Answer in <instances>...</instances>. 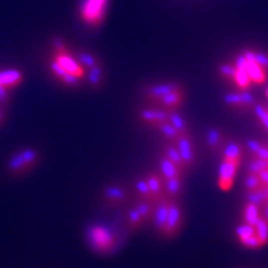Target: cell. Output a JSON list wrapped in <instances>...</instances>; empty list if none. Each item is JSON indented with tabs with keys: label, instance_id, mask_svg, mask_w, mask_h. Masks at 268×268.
Returning <instances> with one entry per match:
<instances>
[{
	"label": "cell",
	"instance_id": "ac0fdd59",
	"mask_svg": "<svg viewBox=\"0 0 268 268\" xmlns=\"http://www.w3.org/2000/svg\"><path fill=\"white\" fill-rule=\"evenodd\" d=\"M6 168L8 173L12 175V177L19 178L22 177V175L27 174V169H26V164L22 160L21 155L19 153V151L13 152V153L9 156V159L7 161Z\"/></svg>",
	"mask_w": 268,
	"mask_h": 268
},
{
	"label": "cell",
	"instance_id": "836d02e7",
	"mask_svg": "<svg viewBox=\"0 0 268 268\" xmlns=\"http://www.w3.org/2000/svg\"><path fill=\"white\" fill-rule=\"evenodd\" d=\"M244 188L246 191H254V190H260V189H263L264 186H263L258 174H253V173L247 172L244 178Z\"/></svg>",
	"mask_w": 268,
	"mask_h": 268
},
{
	"label": "cell",
	"instance_id": "f35d334b",
	"mask_svg": "<svg viewBox=\"0 0 268 268\" xmlns=\"http://www.w3.org/2000/svg\"><path fill=\"white\" fill-rule=\"evenodd\" d=\"M236 235H237V237L240 240H243L247 237H251L253 235L255 234V227L254 226L248 225L246 223H243L242 225L237 226V228H236Z\"/></svg>",
	"mask_w": 268,
	"mask_h": 268
},
{
	"label": "cell",
	"instance_id": "8d00e7d4",
	"mask_svg": "<svg viewBox=\"0 0 268 268\" xmlns=\"http://www.w3.org/2000/svg\"><path fill=\"white\" fill-rule=\"evenodd\" d=\"M89 78L93 89H100L102 82H103V68L101 67V65L90 69Z\"/></svg>",
	"mask_w": 268,
	"mask_h": 268
},
{
	"label": "cell",
	"instance_id": "f546056e",
	"mask_svg": "<svg viewBox=\"0 0 268 268\" xmlns=\"http://www.w3.org/2000/svg\"><path fill=\"white\" fill-rule=\"evenodd\" d=\"M245 200L246 202L253 203L257 207L263 208L265 206L267 196L264 191V189H260V190H254V191H246L245 193Z\"/></svg>",
	"mask_w": 268,
	"mask_h": 268
},
{
	"label": "cell",
	"instance_id": "6da1fadb",
	"mask_svg": "<svg viewBox=\"0 0 268 268\" xmlns=\"http://www.w3.org/2000/svg\"><path fill=\"white\" fill-rule=\"evenodd\" d=\"M90 248L100 255H106L117 247V236L110 228L103 225H92L86 232Z\"/></svg>",
	"mask_w": 268,
	"mask_h": 268
},
{
	"label": "cell",
	"instance_id": "cb8c5ba5",
	"mask_svg": "<svg viewBox=\"0 0 268 268\" xmlns=\"http://www.w3.org/2000/svg\"><path fill=\"white\" fill-rule=\"evenodd\" d=\"M245 146L251 152L252 156H256V158L268 161V145L264 144V143L258 140H254V138H248L245 142Z\"/></svg>",
	"mask_w": 268,
	"mask_h": 268
},
{
	"label": "cell",
	"instance_id": "74e56055",
	"mask_svg": "<svg viewBox=\"0 0 268 268\" xmlns=\"http://www.w3.org/2000/svg\"><path fill=\"white\" fill-rule=\"evenodd\" d=\"M236 72H237V67H236L235 64L224 63L218 66V74L223 78H226V80L234 81Z\"/></svg>",
	"mask_w": 268,
	"mask_h": 268
},
{
	"label": "cell",
	"instance_id": "5b68a950",
	"mask_svg": "<svg viewBox=\"0 0 268 268\" xmlns=\"http://www.w3.org/2000/svg\"><path fill=\"white\" fill-rule=\"evenodd\" d=\"M240 165L242 163L237 162V161H221L218 171V179H217V183H218L220 190L229 191L233 188L236 174H237Z\"/></svg>",
	"mask_w": 268,
	"mask_h": 268
},
{
	"label": "cell",
	"instance_id": "f907efd6",
	"mask_svg": "<svg viewBox=\"0 0 268 268\" xmlns=\"http://www.w3.org/2000/svg\"><path fill=\"white\" fill-rule=\"evenodd\" d=\"M264 105L266 106V109L268 110V100H267V102H266V103H264Z\"/></svg>",
	"mask_w": 268,
	"mask_h": 268
},
{
	"label": "cell",
	"instance_id": "7dc6e473",
	"mask_svg": "<svg viewBox=\"0 0 268 268\" xmlns=\"http://www.w3.org/2000/svg\"><path fill=\"white\" fill-rule=\"evenodd\" d=\"M2 118H3L2 111H1V110H0V123H1V121H2Z\"/></svg>",
	"mask_w": 268,
	"mask_h": 268
},
{
	"label": "cell",
	"instance_id": "4316f807",
	"mask_svg": "<svg viewBox=\"0 0 268 268\" xmlns=\"http://www.w3.org/2000/svg\"><path fill=\"white\" fill-rule=\"evenodd\" d=\"M154 201L150 200H137L134 203V208L137 210L138 214L141 215V217L144 219L145 223L147 224V221H150L152 219V215H153V210L155 207Z\"/></svg>",
	"mask_w": 268,
	"mask_h": 268
},
{
	"label": "cell",
	"instance_id": "44dd1931",
	"mask_svg": "<svg viewBox=\"0 0 268 268\" xmlns=\"http://www.w3.org/2000/svg\"><path fill=\"white\" fill-rule=\"evenodd\" d=\"M246 71L248 73L249 77H251L252 83H255V84L262 85L267 81V71L265 68H263L261 65H258L256 62H254L253 59L248 61Z\"/></svg>",
	"mask_w": 268,
	"mask_h": 268
},
{
	"label": "cell",
	"instance_id": "8fae6325",
	"mask_svg": "<svg viewBox=\"0 0 268 268\" xmlns=\"http://www.w3.org/2000/svg\"><path fill=\"white\" fill-rule=\"evenodd\" d=\"M53 59L72 75L78 78L85 76V67L77 59L73 58L69 53H55Z\"/></svg>",
	"mask_w": 268,
	"mask_h": 268
},
{
	"label": "cell",
	"instance_id": "e575fe53",
	"mask_svg": "<svg viewBox=\"0 0 268 268\" xmlns=\"http://www.w3.org/2000/svg\"><path fill=\"white\" fill-rule=\"evenodd\" d=\"M76 56H77V61L80 62L84 67L91 69L100 65L98 57H95L93 54H90L86 52H80V53H77Z\"/></svg>",
	"mask_w": 268,
	"mask_h": 268
},
{
	"label": "cell",
	"instance_id": "7bdbcfd3",
	"mask_svg": "<svg viewBox=\"0 0 268 268\" xmlns=\"http://www.w3.org/2000/svg\"><path fill=\"white\" fill-rule=\"evenodd\" d=\"M54 47H55V53H69L66 45L64 44V41L59 38L54 39Z\"/></svg>",
	"mask_w": 268,
	"mask_h": 268
},
{
	"label": "cell",
	"instance_id": "60d3db41",
	"mask_svg": "<svg viewBox=\"0 0 268 268\" xmlns=\"http://www.w3.org/2000/svg\"><path fill=\"white\" fill-rule=\"evenodd\" d=\"M61 81L64 83V84L67 85V86H76L78 84V83H80L81 78L74 76V75H72V74H69V73L66 72L65 75H64L61 78Z\"/></svg>",
	"mask_w": 268,
	"mask_h": 268
},
{
	"label": "cell",
	"instance_id": "d590c367",
	"mask_svg": "<svg viewBox=\"0 0 268 268\" xmlns=\"http://www.w3.org/2000/svg\"><path fill=\"white\" fill-rule=\"evenodd\" d=\"M253 110L258 120V122H260L262 126L264 127L265 130L268 132V110L266 109L264 103H257L254 106Z\"/></svg>",
	"mask_w": 268,
	"mask_h": 268
},
{
	"label": "cell",
	"instance_id": "30bf717a",
	"mask_svg": "<svg viewBox=\"0 0 268 268\" xmlns=\"http://www.w3.org/2000/svg\"><path fill=\"white\" fill-rule=\"evenodd\" d=\"M228 135L224 130L217 128V127H211L207 130L206 136H205V142L206 145L208 147V150L212 153H219V152L223 151L224 146L228 141Z\"/></svg>",
	"mask_w": 268,
	"mask_h": 268
},
{
	"label": "cell",
	"instance_id": "5bb4252c",
	"mask_svg": "<svg viewBox=\"0 0 268 268\" xmlns=\"http://www.w3.org/2000/svg\"><path fill=\"white\" fill-rule=\"evenodd\" d=\"M138 117L147 126L155 128L159 123L168 121V112L163 109H143L138 112Z\"/></svg>",
	"mask_w": 268,
	"mask_h": 268
},
{
	"label": "cell",
	"instance_id": "7c38bea8",
	"mask_svg": "<svg viewBox=\"0 0 268 268\" xmlns=\"http://www.w3.org/2000/svg\"><path fill=\"white\" fill-rule=\"evenodd\" d=\"M184 100H186V91L184 89L171 92L168 95L161 98L158 102H156V105L159 106L160 109H163L170 112V111H178L181 108Z\"/></svg>",
	"mask_w": 268,
	"mask_h": 268
},
{
	"label": "cell",
	"instance_id": "4dcf8cb0",
	"mask_svg": "<svg viewBox=\"0 0 268 268\" xmlns=\"http://www.w3.org/2000/svg\"><path fill=\"white\" fill-rule=\"evenodd\" d=\"M234 82L239 90H249V87L252 86V80L246 68H237Z\"/></svg>",
	"mask_w": 268,
	"mask_h": 268
},
{
	"label": "cell",
	"instance_id": "7a4b0ae2",
	"mask_svg": "<svg viewBox=\"0 0 268 268\" xmlns=\"http://www.w3.org/2000/svg\"><path fill=\"white\" fill-rule=\"evenodd\" d=\"M109 0H84L80 8V18L87 26L99 27L105 19Z\"/></svg>",
	"mask_w": 268,
	"mask_h": 268
},
{
	"label": "cell",
	"instance_id": "d6986e66",
	"mask_svg": "<svg viewBox=\"0 0 268 268\" xmlns=\"http://www.w3.org/2000/svg\"><path fill=\"white\" fill-rule=\"evenodd\" d=\"M183 190V177L164 180V193L170 199H179Z\"/></svg>",
	"mask_w": 268,
	"mask_h": 268
},
{
	"label": "cell",
	"instance_id": "277c9868",
	"mask_svg": "<svg viewBox=\"0 0 268 268\" xmlns=\"http://www.w3.org/2000/svg\"><path fill=\"white\" fill-rule=\"evenodd\" d=\"M224 103L232 110L247 112V111L253 110L258 102L248 90H239L226 93L224 95Z\"/></svg>",
	"mask_w": 268,
	"mask_h": 268
},
{
	"label": "cell",
	"instance_id": "f1b7e54d",
	"mask_svg": "<svg viewBox=\"0 0 268 268\" xmlns=\"http://www.w3.org/2000/svg\"><path fill=\"white\" fill-rule=\"evenodd\" d=\"M156 130H158L162 135L167 138V141L175 143L180 136L179 132L175 130L174 127L171 124L169 121H164L162 123H159L158 126L155 127Z\"/></svg>",
	"mask_w": 268,
	"mask_h": 268
},
{
	"label": "cell",
	"instance_id": "c3c4849f",
	"mask_svg": "<svg viewBox=\"0 0 268 268\" xmlns=\"http://www.w3.org/2000/svg\"><path fill=\"white\" fill-rule=\"evenodd\" d=\"M264 95H265V98L268 100V87H267V89L265 90V92H264Z\"/></svg>",
	"mask_w": 268,
	"mask_h": 268
},
{
	"label": "cell",
	"instance_id": "e0dca14e",
	"mask_svg": "<svg viewBox=\"0 0 268 268\" xmlns=\"http://www.w3.org/2000/svg\"><path fill=\"white\" fill-rule=\"evenodd\" d=\"M24 81V75L19 69H3L0 71V85L7 90L16 89Z\"/></svg>",
	"mask_w": 268,
	"mask_h": 268
},
{
	"label": "cell",
	"instance_id": "83f0119b",
	"mask_svg": "<svg viewBox=\"0 0 268 268\" xmlns=\"http://www.w3.org/2000/svg\"><path fill=\"white\" fill-rule=\"evenodd\" d=\"M135 191L137 195V200H150V201H154L153 197H152V193L149 186H147V182L144 177L138 178L135 180ZM155 202V201H154Z\"/></svg>",
	"mask_w": 268,
	"mask_h": 268
},
{
	"label": "cell",
	"instance_id": "816d5d0a",
	"mask_svg": "<svg viewBox=\"0 0 268 268\" xmlns=\"http://www.w3.org/2000/svg\"><path fill=\"white\" fill-rule=\"evenodd\" d=\"M265 206H268V198H267V200H266V203H265Z\"/></svg>",
	"mask_w": 268,
	"mask_h": 268
},
{
	"label": "cell",
	"instance_id": "ba28073f",
	"mask_svg": "<svg viewBox=\"0 0 268 268\" xmlns=\"http://www.w3.org/2000/svg\"><path fill=\"white\" fill-rule=\"evenodd\" d=\"M170 202H171L170 198L164 196L155 203L153 215H152L151 220H152V224H153L155 232L160 235L162 234L163 229L165 227V224H167L169 209H170Z\"/></svg>",
	"mask_w": 268,
	"mask_h": 268
},
{
	"label": "cell",
	"instance_id": "bcb514c9",
	"mask_svg": "<svg viewBox=\"0 0 268 268\" xmlns=\"http://www.w3.org/2000/svg\"><path fill=\"white\" fill-rule=\"evenodd\" d=\"M262 216L268 223V206H264L262 208Z\"/></svg>",
	"mask_w": 268,
	"mask_h": 268
},
{
	"label": "cell",
	"instance_id": "ab89813d",
	"mask_svg": "<svg viewBox=\"0 0 268 268\" xmlns=\"http://www.w3.org/2000/svg\"><path fill=\"white\" fill-rule=\"evenodd\" d=\"M240 243H242L245 247L251 248V249H258L263 247L256 235H253L251 236V237H247L243 240H240Z\"/></svg>",
	"mask_w": 268,
	"mask_h": 268
},
{
	"label": "cell",
	"instance_id": "7402d4cb",
	"mask_svg": "<svg viewBox=\"0 0 268 268\" xmlns=\"http://www.w3.org/2000/svg\"><path fill=\"white\" fill-rule=\"evenodd\" d=\"M168 121L172 124L175 130L179 132L180 135L191 134L187 120L184 119L178 111H170V112H168Z\"/></svg>",
	"mask_w": 268,
	"mask_h": 268
},
{
	"label": "cell",
	"instance_id": "ffe728a7",
	"mask_svg": "<svg viewBox=\"0 0 268 268\" xmlns=\"http://www.w3.org/2000/svg\"><path fill=\"white\" fill-rule=\"evenodd\" d=\"M162 154L167 156L170 161H172L175 165H178V167L181 169L184 173L188 172L186 164H184L181 155H180L179 151H178L177 146H175L174 143L169 142V141L165 142L164 144L162 145Z\"/></svg>",
	"mask_w": 268,
	"mask_h": 268
},
{
	"label": "cell",
	"instance_id": "484cf974",
	"mask_svg": "<svg viewBox=\"0 0 268 268\" xmlns=\"http://www.w3.org/2000/svg\"><path fill=\"white\" fill-rule=\"evenodd\" d=\"M243 215H244V223L255 227L256 223L262 216V208L257 207L256 205H253V203L246 202V205H245L243 210Z\"/></svg>",
	"mask_w": 268,
	"mask_h": 268
},
{
	"label": "cell",
	"instance_id": "b9f144b4",
	"mask_svg": "<svg viewBox=\"0 0 268 268\" xmlns=\"http://www.w3.org/2000/svg\"><path fill=\"white\" fill-rule=\"evenodd\" d=\"M50 69H52V72L54 73V75L56 76L58 80H61V78L64 75H65V73H66L65 69H64L61 65H59L57 62H55L54 59L52 62H50Z\"/></svg>",
	"mask_w": 268,
	"mask_h": 268
},
{
	"label": "cell",
	"instance_id": "1f68e13d",
	"mask_svg": "<svg viewBox=\"0 0 268 268\" xmlns=\"http://www.w3.org/2000/svg\"><path fill=\"white\" fill-rule=\"evenodd\" d=\"M255 234L258 240L262 244V246H265L268 244V223L261 216V218L255 225Z\"/></svg>",
	"mask_w": 268,
	"mask_h": 268
},
{
	"label": "cell",
	"instance_id": "ee69618b",
	"mask_svg": "<svg viewBox=\"0 0 268 268\" xmlns=\"http://www.w3.org/2000/svg\"><path fill=\"white\" fill-rule=\"evenodd\" d=\"M247 63H248V59L245 57V55L242 53V54H238L237 56H236L234 64L237 68H246Z\"/></svg>",
	"mask_w": 268,
	"mask_h": 268
},
{
	"label": "cell",
	"instance_id": "d6a6232c",
	"mask_svg": "<svg viewBox=\"0 0 268 268\" xmlns=\"http://www.w3.org/2000/svg\"><path fill=\"white\" fill-rule=\"evenodd\" d=\"M265 169H268V161L256 158V156H252L246 165L247 172L253 174H258Z\"/></svg>",
	"mask_w": 268,
	"mask_h": 268
},
{
	"label": "cell",
	"instance_id": "f6af8a7d",
	"mask_svg": "<svg viewBox=\"0 0 268 268\" xmlns=\"http://www.w3.org/2000/svg\"><path fill=\"white\" fill-rule=\"evenodd\" d=\"M258 177H260L261 181L263 183V186L267 187L268 186V169L263 170L262 172L258 173Z\"/></svg>",
	"mask_w": 268,
	"mask_h": 268
},
{
	"label": "cell",
	"instance_id": "9c48e42d",
	"mask_svg": "<svg viewBox=\"0 0 268 268\" xmlns=\"http://www.w3.org/2000/svg\"><path fill=\"white\" fill-rule=\"evenodd\" d=\"M183 86L177 82H170V83H162V84H155L147 86L146 89L143 91V96L146 100L154 102L156 103L161 98L168 95L171 92L182 90Z\"/></svg>",
	"mask_w": 268,
	"mask_h": 268
},
{
	"label": "cell",
	"instance_id": "2e32d148",
	"mask_svg": "<svg viewBox=\"0 0 268 268\" xmlns=\"http://www.w3.org/2000/svg\"><path fill=\"white\" fill-rule=\"evenodd\" d=\"M145 180L149 186L153 200L156 202L165 196L164 193V179L159 172H149L145 175Z\"/></svg>",
	"mask_w": 268,
	"mask_h": 268
},
{
	"label": "cell",
	"instance_id": "9a60e30c",
	"mask_svg": "<svg viewBox=\"0 0 268 268\" xmlns=\"http://www.w3.org/2000/svg\"><path fill=\"white\" fill-rule=\"evenodd\" d=\"M158 167L159 173L162 175L164 180L175 177H184V174H186L178 165H175L172 161H170L167 156L162 153H161L158 158Z\"/></svg>",
	"mask_w": 268,
	"mask_h": 268
},
{
	"label": "cell",
	"instance_id": "603a6c76",
	"mask_svg": "<svg viewBox=\"0 0 268 268\" xmlns=\"http://www.w3.org/2000/svg\"><path fill=\"white\" fill-rule=\"evenodd\" d=\"M19 153L26 164L27 172L33 171L38 165L40 161V153L37 149H34V147H24V149L19 150Z\"/></svg>",
	"mask_w": 268,
	"mask_h": 268
},
{
	"label": "cell",
	"instance_id": "d4e9b609",
	"mask_svg": "<svg viewBox=\"0 0 268 268\" xmlns=\"http://www.w3.org/2000/svg\"><path fill=\"white\" fill-rule=\"evenodd\" d=\"M146 223L138 214L134 207H131L127 214V227L131 233H135L136 230L142 228Z\"/></svg>",
	"mask_w": 268,
	"mask_h": 268
},
{
	"label": "cell",
	"instance_id": "4fadbf2b",
	"mask_svg": "<svg viewBox=\"0 0 268 268\" xmlns=\"http://www.w3.org/2000/svg\"><path fill=\"white\" fill-rule=\"evenodd\" d=\"M245 150L246 146H244L243 143L235 140V138H228L223 149V160L228 161H237V162H243Z\"/></svg>",
	"mask_w": 268,
	"mask_h": 268
},
{
	"label": "cell",
	"instance_id": "681fc988",
	"mask_svg": "<svg viewBox=\"0 0 268 268\" xmlns=\"http://www.w3.org/2000/svg\"><path fill=\"white\" fill-rule=\"evenodd\" d=\"M263 189H264V191H265L266 196H267V198H268V186H267V187H264V188H263Z\"/></svg>",
	"mask_w": 268,
	"mask_h": 268
},
{
	"label": "cell",
	"instance_id": "8992f818",
	"mask_svg": "<svg viewBox=\"0 0 268 268\" xmlns=\"http://www.w3.org/2000/svg\"><path fill=\"white\" fill-rule=\"evenodd\" d=\"M130 192L128 189L119 183H111L102 190V200L108 207H119L126 202Z\"/></svg>",
	"mask_w": 268,
	"mask_h": 268
},
{
	"label": "cell",
	"instance_id": "52a82bcc",
	"mask_svg": "<svg viewBox=\"0 0 268 268\" xmlns=\"http://www.w3.org/2000/svg\"><path fill=\"white\" fill-rule=\"evenodd\" d=\"M174 144L177 146L179 153L181 155L188 171L195 168L197 164L198 156L195 143H193V140L191 138V134H188V135H180Z\"/></svg>",
	"mask_w": 268,
	"mask_h": 268
},
{
	"label": "cell",
	"instance_id": "3957f363",
	"mask_svg": "<svg viewBox=\"0 0 268 268\" xmlns=\"http://www.w3.org/2000/svg\"><path fill=\"white\" fill-rule=\"evenodd\" d=\"M184 214L179 199H171L167 224L161 236L164 239H173L180 234L183 226Z\"/></svg>",
	"mask_w": 268,
	"mask_h": 268
}]
</instances>
